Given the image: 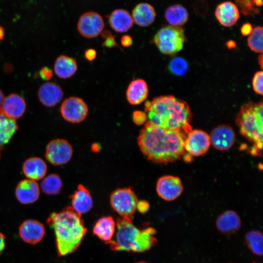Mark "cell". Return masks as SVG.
Returning <instances> with one entry per match:
<instances>
[{"label": "cell", "mask_w": 263, "mask_h": 263, "mask_svg": "<svg viewBox=\"0 0 263 263\" xmlns=\"http://www.w3.org/2000/svg\"><path fill=\"white\" fill-rule=\"evenodd\" d=\"M138 199L131 187L117 188L110 196L113 209L122 217L132 218L136 210Z\"/></svg>", "instance_id": "7"}, {"label": "cell", "mask_w": 263, "mask_h": 263, "mask_svg": "<svg viewBox=\"0 0 263 263\" xmlns=\"http://www.w3.org/2000/svg\"><path fill=\"white\" fill-rule=\"evenodd\" d=\"M217 229L222 234L230 235L237 232L241 226V220L234 211L227 210L220 214L216 221Z\"/></svg>", "instance_id": "19"}, {"label": "cell", "mask_w": 263, "mask_h": 263, "mask_svg": "<svg viewBox=\"0 0 263 263\" xmlns=\"http://www.w3.org/2000/svg\"><path fill=\"white\" fill-rule=\"evenodd\" d=\"M149 93L147 82L142 79L132 81L129 84L127 91L126 97L132 105H136L143 102L148 97Z\"/></svg>", "instance_id": "22"}, {"label": "cell", "mask_w": 263, "mask_h": 263, "mask_svg": "<svg viewBox=\"0 0 263 263\" xmlns=\"http://www.w3.org/2000/svg\"><path fill=\"white\" fill-rule=\"evenodd\" d=\"M101 34L103 38H105V41L103 43L104 46L110 48L117 45L114 38L111 32L108 31H104Z\"/></svg>", "instance_id": "36"}, {"label": "cell", "mask_w": 263, "mask_h": 263, "mask_svg": "<svg viewBox=\"0 0 263 263\" xmlns=\"http://www.w3.org/2000/svg\"><path fill=\"white\" fill-rule=\"evenodd\" d=\"M109 22L111 28L115 31L124 33L132 27L133 21L129 12L119 9L112 12L109 17Z\"/></svg>", "instance_id": "25"}, {"label": "cell", "mask_w": 263, "mask_h": 263, "mask_svg": "<svg viewBox=\"0 0 263 263\" xmlns=\"http://www.w3.org/2000/svg\"><path fill=\"white\" fill-rule=\"evenodd\" d=\"M245 243L250 250L255 255L262 256L263 254V237L259 230L247 232L244 236Z\"/></svg>", "instance_id": "30"}, {"label": "cell", "mask_w": 263, "mask_h": 263, "mask_svg": "<svg viewBox=\"0 0 263 263\" xmlns=\"http://www.w3.org/2000/svg\"><path fill=\"white\" fill-rule=\"evenodd\" d=\"M185 41L183 29L171 25L162 27L153 38L154 44L165 55H174L181 50Z\"/></svg>", "instance_id": "6"}, {"label": "cell", "mask_w": 263, "mask_h": 263, "mask_svg": "<svg viewBox=\"0 0 263 263\" xmlns=\"http://www.w3.org/2000/svg\"><path fill=\"white\" fill-rule=\"evenodd\" d=\"M215 16L223 26L229 27L233 26L240 18L237 6L230 1L223 2L218 4L215 10Z\"/></svg>", "instance_id": "18"}, {"label": "cell", "mask_w": 263, "mask_h": 263, "mask_svg": "<svg viewBox=\"0 0 263 263\" xmlns=\"http://www.w3.org/2000/svg\"><path fill=\"white\" fill-rule=\"evenodd\" d=\"M210 144L209 135L205 132L191 130L186 135L184 149L189 154L199 156L207 151Z\"/></svg>", "instance_id": "11"}, {"label": "cell", "mask_w": 263, "mask_h": 263, "mask_svg": "<svg viewBox=\"0 0 263 263\" xmlns=\"http://www.w3.org/2000/svg\"><path fill=\"white\" fill-rule=\"evenodd\" d=\"M186 137L182 131L164 129L147 121L139 132L137 142L148 160L167 164L178 160L185 153Z\"/></svg>", "instance_id": "1"}, {"label": "cell", "mask_w": 263, "mask_h": 263, "mask_svg": "<svg viewBox=\"0 0 263 263\" xmlns=\"http://www.w3.org/2000/svg\"><path fill=\"white\" fill-rule=\"evenodd\" d=\"M170 71L177 75H183L188 71L187 61L182 57H177L171 60L169 64Z\"/></svg>", "instance_id": "32"}, {"label": "cell", "mask_w": 263, "mask_h": 263, "mask_svg": "<svg viewBox=\"0 0 263 263\" xmlns=\"http://www.w3.org/2000/svg\"><path fill=\"white\" fill-rule=\"evenodd\" d=\"M41 78L44 80H49L53 76V72L47 67L42 68L39 72Z\"/></svg>", "instance_id": "38"}, {"label": "cell", "mask_w": 263, "mask_h": 263, "mask_svg": "<svg viewBox=\"0 0 263 263\" xmlns=\"http://www.w3.org/2000/svg\"><path fill=\"white\" fill-rule=\"evenodd\" d=\"M253 29L252 25L249 23H246L243 25L241 31L242 35L244 36L249 35L252 32Z\"/></svg>", "instance_id": "39"}, {"label": "cell", "mask_w": 263, "mask_h": 263, "mask_svg": "<svg viewBox=\"0 0 263 263\" xmlns=\"http://www.w3.org/2000/svg\"><path fill=\"white\" fill-rule=\"evenodd\" d=\"M263 28L257 26L253 29L247 38V44L250 49L256 53H263Z\"/></svg>", "instance_id": "31"}, {"label": "cell", "mask_w": 263, "mask_h": 263, "mask_svg": "<svg viewBox=\"0 0 263 263\" xmlns=\"http://www.w3.org/2000/svg\"><path fill=\"white\" fill-rule=\"evenodd\" d=\"M135 263H148L145 261H140V262H138Z\"/></svg>", "instance_id": "46"}, {"label": "cell", "mask_w": 263, "mask_h": 263, "mask_svg": "<svg viewBox=\"0 0 263 263\" xmlns=\"http://www.w3.org/2000/svg\"><path fill=\"white\" fill-rule=\"evenodd\" d=\"M116 223L111 216H103L99 218L94 226L93 233L108 244L113 240L115 232Z\"/></svg>", "instance_id": "24"}, {"label": "cell", "mask_w": 263, "mask_h": 263, "mask_svg": "<svg viewBox=\"0 0 263 263\" xmlns=\"http://www.w3.org/2000/svg\"><path fill=\"white\" fill-rule=\"evenodd\" d=\"M72 207L81 215L88 212L93 207V201L90 191L82 185H79L71 196Z\"/></svg>", "instance_id": "20"}, {"label": "cell", "mask_w": 263, "mask_h": 263, "mask_svg": "<svg viewBox=\"0 0 263 263\" xmlns=\"http://www.w3.org/2000/svg\"><path fill=\"white\" fill-rule=\"evenodd\" d=\"M165 17L170 25L181 27L188 21V13L183 6L175 4L166 9Z\"/></svg>", "instance_id": "28"}, {"label": "cell", "mask_w": 263, "mask_h": 263, "mask_svg": "<svg viewBox=\"0 0 263 263\" xmlns=\"http://www.w3.org/2000/svg\"><path fill=\"white\" fill-rule=\"evenodd\" d=\"M132 118L134 124L140 126L147 122V116L145 112L135 111L132 113Z\"/></svg>", "instance_id": "35"}, {"label": "cell", "mask_w": 263, "mask_h": 263, "mask_svg": "<svg viewBox=\"0 0 263 263\" xmlns=\"http://www.w3.org/2000/svg\"><path fill=\"white\" fill-rule=\"evenodd\" d=\"M4 98V97L3 94L2 92L1 91V90L0 89V107L1 106V105L2 104V102Z\"/></svg>", "instance_id": "45"}, {"label": "cell", "mask_w": 263, "mask_h": 263, "mask_svg": "<svg viewBox=\"0 0 263 263\" xmlns=\"http://www.w3.org/2000/svg\"><path fill=\"white\" fill-rule=\"evenodd\" d=\"M115 240L108 243L113 251L144 252L155 246L156 230L152 227L139 229L132 223V218L117 220Z\"/></svg>", "instance_id": "4"}, {"label": "cell", "mask_w": 263, "mask_h": 263, "mask_svg": "<svg viewBox=\"0 0 263 263\" xmlns=\"http://www.w3.org/2000/svg\"><path fill=\"white\" fill-rule=\"evenodd\" d=\"M144 112L151 124L187 134L191 129V113L189 105L173 95L160 96L147 101Z\"/></svg>", "instance_id": "2"}, {"label": "cell", "mask_w": 263, "mask_h": 263, "mask_svg": "<svg viewBox=\"0 0 263 263\" xmlns=\"http://www.w3.org/2000/svg\"><path fill=\"white\" fill-rule=\"evenodd\" d=\"M19 234L25 242L36 244L43 239L45 234V228L43 224L38 221L27 220L20 225Z\"/></svg>", "instance_id": "16"}, {"label": "cell", "mask_w": 263, "mask_h": 263, "mask_svg": "<svg viewBox=\"0 0 263 263\" xmlns=\"http://www.w3.org/2000/svg\"><path fill=\"white\" fill-rule=\"evenodd\" d=\"M18 129L16 120L0 112V158L2 150Z\"/></svg>", "instance_id": "26"}, {"label": "cell", "mask_w": 263, "mask_h": 263, "mask_svg": "<svg viewBox=\"0 0 263 263\" xmlns=\"http://www.w3.org/2000/svg\"><path fill=\"white\" fill-rule=\"evenodd\" d=\"M47 168L45 162L42 159L33 157L26 159L23 164L22 170L24 175L28 179L34 181L43 179Z\"/></svg>", "instance_id": "21"}, {"label": "cell", "mask_w": 263, "mask_h": 263, "mask_svg": "<svg viewBox=\"0 0 263 263\" xmlns=\"http://www.w3.org/2000/svg\"><path fill=\"white\" fill-rule=\"evenodd\" d=\"M96 52L93 49H88L85 53V56L89 61L93 60L96 57Z\"/></svg>", "instance_id": "41"}, {"label": "cell", "mask_w": 263, "mask_h": 263, "mask_svg": "<svg viewBox=\"0 0 263 263\" xmlns=\"http://www.w3.org/2000/svg\"><path fill=\"white\" fill-rule=\"evenodd\" d=\"M263 73L262 71L256 72L252 80V86L254 91L260 95L263 94Z\"/></svg>", "instance_id": "34"}, {"label": "cell", "mask_w": 263, "mask_h": 263, "mask_svg": "<svg viewBox=\"0 0 263 263\" xmlns=\"http://www.w3.org/2000/svg\"><path fill=\"white\" fill-rule=\"evenodd\" d=\"M80 214L71 207L59 212H53L47 219L56 238L58 255L64 256L76 250L81 243L87 229Z\"/></svg>", "instance_id": "3"}, {"label": "cell", "mask_w": 263, "mask_h": 263, "mask_svg": "<svg viewBox=\"0 0 263 263\" xmlns=\"http://www.w3.org/2000/svg\"><path fill=\"white\" fill-rule=\"evenodd\" d=\"M156 189L158 195L162 199L170 201L175 200L182 194L183 187L178 177L165 175L158 179Z\"/></svg>", "instance_id": "12"}, {"label": "cell", "mask_w": 263, "mask_h": 263, "mask_svg": "<svg viewBox=\"0 0 263 263\" xmlns=\"http://www.w3.org/2000/svg\"><path fill=\"white\" fill-rule=\"evenodd\" d=\"M241 12L244 15H251L257 14L259 13V9L255 7L253 0H235Z\"/></svg>", "instance_id": "33"}, {"label": "cell", "mask_w": 263, "mask_h": 263, "mask_svg": "<svg viewBox=\"0 0 263 263\" xmlns=\"http://www.w3.org/2000/svg\"><path fill=\"white\" fill-rule=\"evenodd\" d=\"M150 208L149 203L145 200L138 201L136 206V209L142 214L147 212Z\"/></svg>", "instance_id": "37"}, {"label": "cell", "mask_w": 263, "mask_h": 263, "mask_svg": "<svg viewBox=\"0 0 263 263\" xmlns=\"http://www.w3.org/2000/svg\"><path fill=\"white\" fill-rule=\"evenodd\" d=\"M72 155V146L63 139H56L51 141L46 148L45 156L47 160L55 166L68 163Z\"/></svg>", "instance_id": "9"}, {"label": "cell", "mask_w": 263, "mask_h": 263, "mask_svg": "<svg viewBox=\"0 0 263 263\" xmlns=\"http://www.w3.org/2000/svg\"><path fill=\"white\" fill-rule=\"evenodd\" d=\"M39 187L36 181L24 179L20 181L15 189L16 197L20 203L25 205L32 204L39 197Z\"/></svg>", "instance_id": "15"}, {"label": "cell", "mask_w": 263, "mask_h": 263, "mask_svg": "<svg viewBox=\"0 0 263 263\" xmlns=\"http://www.w3.org/2000/svg\"><path fill=\"white\" fill-rule=\"evenodd\" d=\"M240 133L253 143L259 154L262 150L263 132V102H249L241 108L236 119Z\"/></svg>", "instance_id": "5"}, {"label": "cell", "mask_w": 263, "mask_h": 263, "mask_svg": "<svg viewBox=\"0 0 263 263\" xmlns=\"http://www.w3.org/2000/svg\"><path fill=\"white\" fill-rule=\"evenodd\" d=\"M253 1L256 6H262L263 0H253Z\"/></svg>", "instance_id": "43"}, {"label": "cell", "mask_w": 263, "mask_h": 263, "mask_svg": "<svg viewBox=\"0 0 263 263\" xmlns=\"http://www.w3.org/2000/svg\"><path fill=\"white\" fill-rule=\"evenodd\" d=\"M105 24L102 16L95 12H87L79 18L77 28L83 37L92 38L97 37L104 30Z\"/></svg>", "instance_id": "10"}, {"label": "cell", "mask_w": 263, "mask_h": 263, "mask_svg": "<svg viewBox=\"0 0 263 263\" xmlns=\"http://www.w3.org/2000/svg\"><path fill=\"white\" fill-rule=\"evenodd\" d=\"M5 245V237L2 233L0 232V255L4 250Z\"/></svg>", "instance_id": "42"}, {"label": "cell", "mask_w": 263, "mask_h": 263, "mask_svg": "<svg viewBox=\"0 0 263 263\" xmlns=\"http://www.w3.org/2000/svg\"><path fill=\"white\" fill-rule=\"evenodd\" d=\"M210 143L217 150H226L234 144L235 134L233 130L227 125L215 128L209 135Z\"/></svg>", "instance_id": "13"}, {"label": "cell", "mask_w": 263, "mask_h": 263, "mask_svg": "<svg viewBox=\"0 0 263 263\" xmlns=\"http://www.w3.org/2000/svg\"><path fill=\"white\" fill-rule=\"evenodd\" d=\"M26 104L24 99L17 94H11L4 98L0 112L13 119H19L24 113Z\"/></svg>", "instance_id": "14"}, {"label": "cell", "mask_w": 263, "mask_h": 263, "mask_svg": "<svg viewBox=\"0 0 263 263\" xmlns=\"http://www.w3.org/2000/svg\"><path fill=\"white\" fill-rule=\"evenodd\" d=\"M42 191L49 195L59 194L62 188V182L57 174L52 173L43 178L40 183Z\"/></svg>", "instance_id": "29"}, {"label": "cell", "mask_w": 263, "mask_h": 263, "mask_svg": "<svg viewBox=\"0 0 263 263\" xmlns=\"http://www.w3.org/2000/svg\"><path fill=\"white\" fill-rule=\"evenodd\" d=\"M4 36V31L3 28L0 26V40L3 39Z\"/></svg>", "instance_id": "44"}, {"label": "cell", "mask_w": 263, "mask_h": 263, "mask_svg": "<svg viewBox=\"0 0 263 263\" xmlns=\"http://www.w3.org/2000/svg\"><path fill=\"white\" fill-rule=\"evenodd\" d=\"M63 92L60 86L53 82H47L40 86L38 96L40 102L47 107H53L60 102Z\"/></svg>", "instance_id": "17"}, {"label": "cell", "mask_w": 263, "mask_h": 263, "mask_svg": "<svg viewBox=\"0 0 263 263\" xmlns=\"http://www.w3.org/2000/svg\"><path fill=\"white\" fill-rule=\"evenodd\" d=\"M121 44L124 47H129L132 43V39L131 36L124 35L121 38Z\"/></svg>", "instance_id": "40"}, {"label": "cell", "mask_w": 263, "mask_h": 263, "mask_svg": "<svg viewBox=\"0 0 263 263\" xmlns=\"http://www.w3.org/2000/svg\"><path fill=\"white\" fill-rule=\"evenodd\" d=\"M156 14L151 5L147 3H140L133 8L132 17L135 24L141 27H146L154 22Z\"/></svg>", "instance_id": "23"}, {"label": "cell", "mask_w": 263, "mask_h": 263, "mask_svg": "<svg viewBox=\"0 0 263 263\" xmlns=\"http://www.w3.org/2000/svg\"><path fill=\"white\" fill-rule=\"evenodd\" d=\"M60 111L62 117L67 121L77 123L84 120L88 113L86 103L81 98L72 96L62 103Z\"/></svg>", "instance_id": "8"}, {"label": "cell", "mask_w": 263, "mask_h": 263, "mask_svg": "<svg viewBox=\"0 0 263 263\" xmlns=\"http://www.w3.org/2000/svg\"><path fill=\"white\" fill-rule=\"evenodd\" d=\"M258 263L254 262V263Z\"/></svg>", "instance_id": "47"}, {"label": "cell", "mask_w": 263, "mask_h": 263, "mask_svg": "<svg viewBox=\"0 0 263 263\" xmlns=\"http://www.w3.org/2000/svg\"><path fill=\"white\" fill-rule=\"evenodd\" d=\"M77 65L75 59L65 55H60L54 64L55 74L60 78L66 79L73 76L76 72Z\"/></svg>", "instance_id": "27"}]
</instances>
